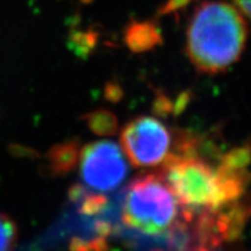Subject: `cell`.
<instances>
[{"instance_id": "cell-1", "label": "cell", "mask_w": 251, "mask_h": 251, "mask_svg": "<svg viewBox=\"0 0 251 251\" xmlns=\"http://www.w3.org/2000/svg\"><path fill=\"white\" fill-rule=\"evenodd\" d=\"M159 174L192 214L213 213L242 199L250 183L249 171H235L218 163L213 165L197 153L192 139L179 147L161 165Z\"/></svg>"}, {"instance_id": "cell-2", "label": "cell", "mask_w": 251, "mask_h": 251, "mask_svg": "<svg viewBox=\"0 0 251 251\" xmlns=\"http://www.w3.org/2000/svg\"><path fill=\"white\" fill-rule=\"evenodd\" d=\"M247 39L246 17L234 2L207 0L188 20L186 54L200 74H222L242 56Z\"/></svg>"}, {"instance_id": "cell-3", "label": "cell", "mask_w": 251, "mask_h": 251, "mask_svg": "<svg viewBox=\"0 0 251 251\" xmlns=\"http://www.w3.org/2000/svg\"><path fill=\"white\" fill-rule=\"evenodd\" d=\"M121 218L135 230L161 235L184 226L187 212L158 172L131 180L122 198Z\"/></svg>"}, {"instance_id": "cell-4", "label": "cell", "mask_w": 251, "mask_h": 251, "mask_svg": "<svg viewBox=\"0 0 251 251\" xmlns=\"http://www.w3.org/2000/svg\"><path fill=\"white\" fill-rule=\"evenodd\" d=\"M120 139L126 157L135 168L162 165L174 142L168 126L150 115H141L125 125Z\"/></svg>"}, {"instance_id": "cell-5", "label": "cell", "mask_w": 251, "mask_h": 251, "mask_svg": "<svg viewBox=\"0 0 251 251\" xmlns=\"http://www.w3.org/2000/svg\"><path fill=\"white\" fill-rule=\"evenodd\" d=\"M79 175L83 185L98 193L121 186L129 172L127 157L118 143L109 140L90 142L80 149Z\"/></svg>"}, {"instance_id": "cell-6", "label": "cell", "mask_w": 251, "mask_h": 251, "mask_svg": "<svg viewBox=\"0 0 251 251\" xmlns=\"http://www.w3.org/2000/svg\"><path fill=\"white\" fill-rule=\"evenodd\" d=\"M80 155L78 139L56 143L47 152V172L52 177H62L75 170Z\"/></svg>"}, {"instance_id": "cell-7", "label": "cell", "mask_w": 251, "mask_h": 251, "mask_svg": "<svg viewBox=\"0 0 251 251\" xmlns=\"http://www.w3.org/2000/svg\"><path fill=\"white\" fill-rule=\"evenodd\" d=\"M158 29L150 23L133 24L126 33L127 45L134 51H144L158 45Z\"/></svg>"}, {"instance_id": "cell-8", "label": "cell", "mask_w": 251, "mask_h": 251, "mask_svg": "<svg viewBox=\"0 0 251 251\" xmlns=\"http://www.w3.org/2000/svg\"><path fill=\"white\" fill-rule=\"evenodd\" d=\"M91 131L100 136L114 135L118 129V120L112 112L106 109H97V111L87 113L84 115Z\"/></svg>"}, {"instance_id": "cell-9", "label": "cell", "mask_w": 251, "mask_h": 251, "mask_svg": "<svg viewBox=\"0 0 251 251\" xmlns=\"http://www.w3.org/2000/svg\"><path fill=\"white\" fill-rule=\"evenodd\" d=\"M78 203V212L81 215L85 216H96L102 214L105 212L106 207H107V198L103 196L102 193H92L91 190L87 188L84 196L80 198Z\"/></svg>"}, {"instance_id": "cell-10", "label": "cell", "mask_w": 251, "mask_h": 251, "mask_svg": "<svg viewBox=\"0 0 251 251\" xmlns=\"http://www.w3.org/2000/svg\"><path fill=\"white\" fill-rule=\"evenodd\" d=\"M18 226L11 216L0 212V251H13L18 242Z\"/></svg>"}, {"instance_id": "cell-11", "label": "cell", "mask_w": 251, "mask_h": 251, "mask_svg": "<svg viewBox=\"0 0 251 251\" xmlns=\"http://www.w3.org/2000/svg\"><path fill=\"white\" fill-rule=\"evenodd\" d=\"M7 151L9 155L15 157V158H26L30 159V161H36L42 157L35 148L24 146L20 143H9L7 146Z\"/></svg>"}, {"instance_id": "cell-12", "label": "cell", "mask_w": 251, "mask_h": 251, "mask_svg": "<svg viewBox=\"0 0 251 251\" xmlns=\"http://www.w3.org/2000/svg\"><path fill=\"white\" fill-rule=\"evenodd\" d=\"M70 41L75 51L79 55H86L93 46L92 35L86 33H75L74 35H71Z\"/></svg>"}, {"instance_id": "cell-13", "label": "cell", "mask_w": 251, "mask_h": 251, "mask_svg": "<svg viewBox=\"0 0 251 251\" xmlns=\"http://www.w3.org/2000/svg\"><path fill=\"white\" fill-rule=\"evenodd\" d=\"M233 2L241 13L251 21V0H233Z\"/></svg>"}]
</instances>
